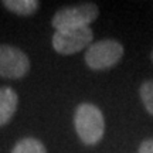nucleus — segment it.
<instances>
[{
	"mask_svg": "<svg viewBox=\"0 0 153 153\" xmlns=\"http://www.w3.org/2000/svg\"><path fill=\"white\" fill-rule=\"evenodd\" d=\"M74 126L78 137L87 146L98 145L105 133V118L97 105L84 102L74 114Z\"/></svg>",
	"mask_w": 153,
	"mask_h": 153,
	"instance_id": "f257e3e1",
	"label": "nucleus"
},
{
	"mask_svg": "<svg viewBox=\"0 0 153 153\" xmlns=\"http://www.w3.org/2000/svg\"><path fill=\"white\" fill-rule=\"evenodd\" d=\"M123 57V45L114 38L92 43L85 51V62L94 71H105L115 67Z\"/></svg>",
	"mask_w": 153,
	"mask_h": 153,
	"instance_id": "f03ea898",
	"label": "nucleus"
},
{
	"mask_svg": "<svg viewBox=\"0 0 153 153\" xmlns=\"http://www.w3.org/2000/svg\"><path fill=\"white\" fill-rule=\"evenodd\" d=\"M99 16V9L95 3H81L76 6L62 7L57 11L51 20L55 30L88 27Z\"/></svg>",
	"mask_w": 153,
	"mask_h": 153,
	"instance_id": "7ed1b4c3",
	"label": "nucleus"
},
{
	"mask_svg": "<svg viewBox=\"0 0 153 153\" xmlns=\"http://www.w3.org/2000/svg\"><path fill=\"white\" fill-rule=\"evenodd\" d=\"M92 40L94 33L89 27L67 28V30H55L51 44L58 54L71 55L89 47Z\"/></svg>",
	"mask_w": 153,
	"mask_h": 153,
	"instance_id": "20e7f679",
	"label": "nucleus"
},
{
	"mask_svg": "<svg viewBox=\"0 0 153 153\" xmlns=\"http://www.w3.org/2000/svg\"><path fill=\"white\" fill-rule=\"evenodd\" d=\"M30 71V60L23 50L10 44H0V76L20 79Z\"/></svg>",
	"mask_w": 153,
	"mask_h": 153,
	"instance_id": "39448f33",
	"label": "nucleus"
},
{
	"mask_svg": "<svg viewBox=\"0 0 153 153\" xmlns=\"http://www.w3.org/2000/svg\"><path fill=\"white\" fill-rule=\"evenodd\" d=\"M19 106V95L11 87H0V126L7 125Z\"/></svg>",
	"mask_w": 153,
	"mask_h": 153,
	"instance_id": "423d86ee",
	"label": "nucleus"
},
{
	"mask_svg": "<svg viewBox=\"0 0 153 153\" xmlns=\"http://www.w3.org/2000/svg\"><path fill=\"white\" fill-rule=\"evenodd\" d=\"M1 4L11 13L24 17L33 16L40 9L38 0H3Z\"/></svg>",
	"mask_w": 153,
	"mask_h": 153,
	"instance_id": "0eeeda50",
	"label": "nucleus"
},
{
	"mask_svg": "<svg viewBox=\"0 0 153 153\" xmlns=\"http://www.w3.org/2000/svg\"><path fill=\"white\" fill-rule=\"evenodd\" d=\"M11 153H47V149L36 137H24L13 146Z\"/></svg>",
	"mask_w": 153,
	"mask_h": 153,
	"instance_id": "6e6552de",
	"label": "nucleus"
},
{
	"mask_svg": "<svg viewBox=\"0 0 153 153\" xmlns=\"http://www.w3.org/2000/svg\"><path fill=\"white\" fill-rule=\"evenodd\" d=\"M139 95L149 115L153 116V79L145 81L139 88Z\"/></svg>",
	"mask_w": 153,
	"mask_h": 153,
	"instance_id": "1a4fd4ad",
	"label": "nucleus"
},
{
	"mask_svg": "<svg viewBox=\"0 0 153 153\" xmlns=\"http://www.w3.org/2000/svg\"><path fill=\"white\" fill-rule=\"evenodd\" d=\"M137 153H153V137L145 139V140L139 145Z\"/></svg>",
	"mask_w": 153,
	"mask_h": 153,
	"instance_id": "9d476101",
	"label": "nucleus"
},
{
	"mask_svg": "<svg viewBox=\"0 0 153 153\" xmlns=\"http://www.w3.org/2000/svg\"><path fill=\"white\" fill-rule=\"evenodd\" d=\"M150 60H152V62H153V50H152V53H150Z\"/></svg>",
	"mask_w": 153,
	"mask_h": 153,
	"instance_id": "9b49d317",
	"label": "nucleus"
}]
</instances>
